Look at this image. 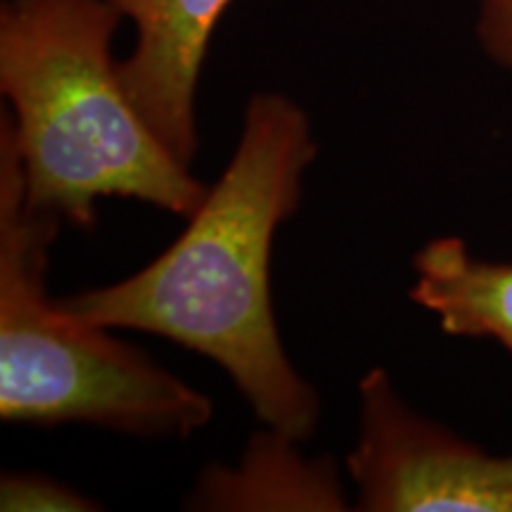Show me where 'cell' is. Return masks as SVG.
<instances>
[{"label":"cell","instance_id":"obj_1","mask_svg":"<svg viewBox=\"0 0 512 512\" xmlns=\"http://www.w3.org/2000/svg\"><path fill=\"white\" fill-rule=\"evenodd\" d=\"M313 159L302 107L280 93H256L233 159L174 245L131 278L60 304L98 328L143 330L211 358L266 427L311 439L320 403L280 342L271 249L275 230L299 207Z\"/></svg>","mask_w":512,"mask_h":512},{"label":"cell","instance_id":"obj_8","mask_svg":"<svg viewBox=\"0 0 512 512\" xmlns=\"http://www.w3.org/2000/svg\"><path fill=\"white\" fill-rule=\"evenodd\" d=\"M0 510L5 512H88L100 510L72 486L55 482L46 475L15 472L0 484Z\"/></svg>","mask_w":512,"mask_h":512},{"label":"cell","instance_id":"obj_9","mask_svg":"<svg viewBox=\"0 0 512 512\" xmlns=\"http://www.w3.org/2000/svg\"><path fill=\"white\" fill-rule=\"evenodd\" d=\"M479 46L496 64L512 69V0H472Z\"/></svg>","mask_w":512,"mask_h":512},{"label":"cell","instance_id":"obj_5","mask_svg":"<svg viewBox=\"0 0 512 512\" xmlns=\"http://www.w3.org/2000/svg\"><path fill=\"white\" fill-rule=\"evenodd\" d=\"M136 29L119 76L166 150L190 166L197 152L195 100L207 50L233 0H110Z\"/></svg>","mask_w":512,"mask_h":512},{"label":"cell","instance_id":"obj_6","mask_svg":"<svg viewBox=\"0 0 512 512\" xmlns=\"http://www.w3.org/2000/svg\"><path fill=\"white\" fill-rule=\"evenodd\" d=\"M297 439L268 427L238 467H209L190 496L197 510H347L328 460H304Z\"/></svg>","mask_w":512,"mask_h":512},{"label":"cell","instance_id":"obj_3","mask_svg":"<svg viewBox=\"0 0 512 512\" xmlns=\"http://www.w3.org/2000/svg\"><path fill=\"white\" fill-rule=\"evenodd\" d=\"M62 219L31 207L0 117V418L83 422L138 437H190L214 406L136 347L53 302L48 252Z\"/></svg>","mask_w":512,"mask_h":512},{"label":"cell","instance_id":"obj_7","mask_svg":"<svg viewBox=\"0 0 512 512\" xmlns=\"http://www.w3.org/2000/svg\"><path fill=\"white\" fill-rule=\"evenodd\" d=\"M413 302L437 313L456 337H491L512 351V264H489L460 238H437L415 254Z\"/></svg>","mask_w":512,"mask_h":512},{"label":"cell","instance_id":"obj_4","mask_svg":"<svg viewBox=\"0 0 512 512\" xmlns=\"http://www.w3.org/2000/svg\"><path fill=\"white\" fill-rule=\"evenodd\" d=\"M349 472L366 512H512V456H489L420 418L382 368L361 380Z\"/></svg>","mask_w":512,"mask_h":512},{"label":"cell","instance_id":"obj_2","mask_svg":"<svg viewBox=\"0 0 512 512\" xmlns=\"http://www.w3.org/2000/svg\"><path fill=\"white\" fill-rule=\"evenodd\" d=\"M124 17L110 0H3L0 93L31 207L91 226L95 202L138 200L195 214L207 185L140 117L112 43Z\"/></svg>","mask_w":512,"mask_h":512}]
</instances>
